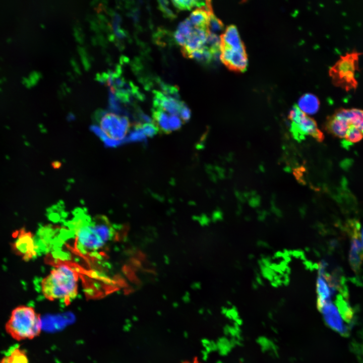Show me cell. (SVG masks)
Masks as SVG:
<instances>
[{"mask_svg":"<svg viewBox=\"0 0 363 363\" xmlns=\"http://www.w3.org/2000/svg\"><path fill=\"white\" fill-rule=\"evenodd\" d=\"M73 220L76 245L83 253H97L113 238L114 229L104 216L92 218L82 210H77Z\"/></svg>","mask_w":363,"mask_h":363,"instance_id":"obj_1","label":"cell"},{"mask_svg":"<svg viewBox=\"0 0 363 363\" xmlns=\"http://www.w3.org/2000/svg\"><path fill=\"white\" fill-rule=\"evenodd\" d=\"M78 274L73 267L61 263L41 282V292L45 298L59 300L69 305L78 294Z\"/></svg>","mask_w":363,"mask_h":363,"instance_id":"obj_2","label":"cell"},{"mask_svg":"<svg viewBox=\"0 0 363 363\" xmlns=\"http://www.w3.org/2000/svg\"><path fill=\"white\" fill-rule=\"evenodd\" d=\"M95 117L98 125L92 126L91 130L106 146L115 147L127 141L131 127L127 116L100 110Z\"/></svg>","mask_w":363,"mask_h":363,"instance_id":"obj_3","label":"cell"},{"mask_svg":"<svg viewBox=\"0 0 363 363\" xmlns=\"http://www.w3.org/2000/svg\"><path fill=\"white\" fill-rule=\"evenodd\" d=\"M42 328L40 315L25 305L17 306L11 312L5 324V330L14 339H32L39 335Z\"/></svg>","mask_w":363,"mask_h":363,"instance_id":"obj_4","label":"cell"},{"mask_svg":"<svg viewBox=\"0 0 363 363\" xmlns=\"http://www.w3.org/2000/svg\"><path fill=\"white\" fill-rule=\"evenodd\" d=\"M359 54L357 52L347 53L341 56L330 68L329 74L335 85L346 90L356 87L357 83L355 78V72L358 68Z\"/></svg>","mask_w":363,"mask_h":363,"instance_id":"obj_5","label":"cell"},{"mask_svg":"<svg viewBox=\"0 0 363 363\" xmlns=\"http://www.w3.org/2000/svg\"><path fill=\"white\" fill-rule=\"evenodd\" d=\"M288 118L290 123V132L297 141L304 140L307 136H311L319 142L324 140V134L318 128L315 120L302 111L296 104L290 110Z\"/></svg>","mask_w":363,"mask_h":363,"instance_id":"obj_6","label":"cell"},{"mask_svg":"<svg viewBox=\"0 0 363 363\" xmlns=\"http://www.w3.org/2000/svg\"><path fill=\"white\" fill-rule=\"evenodd\" d=\"M11 247L13 252L25 261H28L37 255V248L33 234L25 228L15 230Z\"/></svg>","mask_w":363,"mask_h":363,"instance_id":"obj_7","label":"cell"},{"mask_svg":"<svg viewBox=\"0 0 363 363\" xmlns=\"http://www.w3.org/2000/svg\"><path fill=\"white\" fill-rule=\"evenodd\" d=\"M348 230L351 236L349 261L352 270L357 272L363 262V247L360 234V225L355 220L348 222Z\"/></svg>","mask_w":363,"mask_h":363,"instance_id":"obj_8","label":"cell"},{"mask_svg":"<svg viewBox=\"0 0 363 363\" xmlns=\"http://www.w3.org/2000/svg\"><path fill=\"white\" fill-rule=\"evenodd\" d=\"M220 59L229 70L243 72L248 66V56L245 50L220 47Z\"/></svg>","mask_w":363,"mask_h":363,"instance_id":"obj_9","label":"cell"},{"mask_svg":"<svg viewBox=\"0 0 363 363\" xmlns=\"http://www.w3.org/2000/svg\"><path fill=\"white\" fill-rule=\"evenodd\" d=\"M327 326L342 335L348 334V329L336 306L331 301L319 310Z\"/></svg>","mask_w":363,"mask_h":363,"instance_id":"obj_10","label":"cell"},{"mask_svg":"<svg viewBox=\"0 0 363 363\" xmlns=\"http://www.w3.org/2000/svg\"><path fill=\"white\" fill-rule=\"evenodd\" d=\"M153 105L157 109H161L170 115H179L182 101L171 97H167L157 90L153 91Z\"/></svg>","mask_w":363,"mask_h":363,"instance_id":"obj_11","label":"cell"},{"mask_svg":"<svg viewBox=\"0 0 363 363\" xmlns=\"http://www.w3.org/2000/svg\"><path fill=\"white\" fill-rule=\"evenodd\" d=\"M325 130L334 137L344 138L349 124L336 112L327 117L324 124Z\"/></svg>","mask_w":363,"mask_h":363,"instance_id":"obj_12","label":"cell"},{"mask_svg":"<svg viewBox=\"0 0 363 363\" xmlns=\"http://www.w3.org/2000/svg\"><path fill=\"white\" fill-rule=\"evenodd\" d=\"M220 47L245 50L246 47L239 35L236 27L234 25L228 26L224 32L220 36Z\"/></svg>","mask_w":363,"mask_h":363,"instance_id":"obj_13","label":"cell"},{"mask_svg":"<svg viewBox=\"0 0 363 363\" xmlns=\"http://www.w3.org/2000/svg\"><path fill=\"white\" fill-rule=\"evenodd\" d=\"M317 307L320 310L324 305L331 302L335 290L330 286L326 279L319 274L317 280Z\"/></svg>","mask_w":363,"mask_h":363,"instance_id":"obj_14","label":"cell"},{"mask_svg":"<svg viewBox=\"0 0 363 363\" xmlns=\"http://www.w3.org/2000/svg\"><path fill=\"white\" fill-rule=\"evenodd\" d=\"M335 112L346 119L349 125L358 128L363 134V110L357 108H339Z\"/></svg>","mask_w":363,"mask_h":363,"instance_id":"obj_15","label":"cell"},{"mask_svg":"<svg viewBox=\"0 0 363 363\" xmlns=\"http://www.w3.org/2000/svg\"><path fill=\"white\" fill-rule=\"evenodd\" d=\"M297 106L306 114H313L318 111L320 102L316 95L307 93L299 98Z\"/></svg>","mask_w":363,"mask_h":363,"instance_id":"obj_16","label":"cell"},{"mask_svg":"<svg viewBox=\"0 0 363 363\" xmlns=\"http://www.w3.org/2000/svg\"><path fill=\"white\" fill-rule=\"evenodd\" d=\"M0 363H29V361L26 351L19 345H15L7 350Z\"/></svg>","mask_w":363,"mask_h":363,"instance_id":"obj_17","label":"cell"},{"mask_svg":"<svg viewBox=\"0 0 363 363\" xmlns=\"http://www.w3.org/2000/svg\"><path fill=\"white\" fill-rule=\"evenodd\" d=\"M212 12H208L203 6L193 11L188 19L195 27L208 29L209 15Z\"/></svg>","mask_w":363,"mask_h":363,"instance_id":"obj_18","label":"cell"},{"mask_svg":"<svg viewBox=\"0 0 363 363\" xmlns=\"http://www.w3.org/2000/svg\"><path fill=\"white\" fill-rule=\"evenodd\" d=\"M204 44L193 29V32L187 39L185 45L182 47V52L187 57L190 53L202 48Z\"/></svg>","mask_w":363,"mask_h":363,"instance_id":"obj_19","label":"cell"},{"mask_svg":"<svg viewBox=\"0 0 363 363\" xmlns=\"http://www.w3.org/2000/svg\"><path fill=\"white\" fill-rule=\"evenodd\" d=\"M346 299V297L341 294L338 295L336 297L335 305L344 320L350 322L353 316V311Z\"/></svg>","mask_w":363,"mask_h":363,"instance_id":"obj_20","label":"cell"},{"mask_svg":"<svg viewBox=\"0 0 363 363\" xmlns=\"http://www.w3.org/2000/svg\"><path fill=\"white\" fill-rule=\"evenodd\" d=\"M153 115L159 128L165 132L171 131L169 124L170 114L161 109H156L153 112Z\"/></svg>","mask_w":363,"mask_h":363,"instance_id":"obj_21","label":"cell"},{"mask_svg":"<svg viewBox=\"0 0 363 363\" xmlns=\"http://www.w3.org/2000/svg\"><path fill=\"white\" fill-rule=\"evenodd\" d=\"M187 57L193 58L203 65H209L213 60L212 53L205 46L190 53Z\"/></svg>","mask_w":363,"mask_h":363,"instance_id":"obj_22","label":"cell"},{"mask_svg":"<svg viewBox=\"0 0 363 363\" xmlns=\"http://www.w3.org/2000/svg\"><path fill=\"white\" fill-rule=\"evenodd\" d=\"M344 139L343 144L347 146L361 141L363 139V134L358 128L349 125Z\"/></svg>","mask_w":363,"mask_h":363,"instance_id":"obj_23","label":"cell"},{"mask_svg":"<svg viewBox=\"0 0 363 363\" xmlns=\"http://www.w3.org/2000/svg\"><path fill=\"white\" fill-rule=\"evenodd\" d=\"M173 6L179 10H190L195 7L200 8L206 4V1H172Z\"/></svg>","mask_w":363,"mask_h":363,"instance_id":"obj_24","label":"cell"},{"mask_svg":"<svg viewBox=\"0 0 363 363\" xmlns=\"http://www.w3.org/2000/svg\"><path fill=\"white\" fill-rule=\"evenodd\" d=\"M220 44L221 40L220 37L215 33H212L208 31L207 40L204 46L208 48L212 53L220 51Z\"/></svg>","mask_w":363,"mask_h":363,"instance_id":"obj_25","label":"cell"},{"mask_svg":"<svg viewBox=\"0 0 363 363\" xmlns=\"http://www.w3.org/2000/svg\"><path fill=\"white\" fill-rule=\"evenodd\" d=\"M157 81L165 96L179 100V95L177 86L166 84L158 78L157 79Z\"/></svg>","mask_w":363,"mask_h":363,"instance_id":"obj_26","label":"cell"},{"mask_svg":"<svg viewBox=\"0 0 363 363\" xmlns=\"http://www.w3.org/2000/svg\"><path fill=\"white\" fill-rule=\"evenodd\" d=\"M223 27L224 25L222 21L214 15L213 12L211 13L209 15L208 31L215 33L222 31Z\"/></svg>","mask_w":363,"mask_h":363,"instance_id":"obj_27","label":"cell"},{"mask_svg":"<svg viewBox=\"0 0 363 363\" xmlns=\"http://www.w3.org/2000/svg\"><path fill=\"white\" fill-rule=\"evenodd\" d=\"M169 2L167 1H158V8L162 12L163 15L167 19L173 20L176 17V15L168 7Z\"/></svg>","mask_w":363,"mask_h":363,"instance_id":"obj_28","label":"cell"},{"mask_svg":"<svg viewBox=\"0 0 363 363\" xmlns=\"http://www.w3.org/2000/svg\"><path fill=\"white\" fill-rule=\"evenodd\" d=\"M193 29L190 21L189 19H187L178 24L176 30L188 39L192 33Z\"/></svg>","mask_w":363,"mask_h":363,"instance_id":"obj_29","label":"cell"},{"mask_svg":"<svg viewBox=\"0 0 363 363\" xmlns=\"http://www.w3.org/2000/svg\"><path fill=\"white\" fill-rule=\"evenodd\" d=\"M141 129L146 137H152L157 132V128L150 123L142 125Z\"/></svg>","mask_w":363,"mask_h":363,"instance_id":"obj_30","label":"cell"},{"mask_svg":"<svg viewBox=\"0 0 363 363\" xmlns=\"http://www.w3.org/2000/svg\"><path fill=\"white\" fill-rule=\"evenodd\" d=\"M182 121L179 116L170 114L169 124L171 131L178 129L181 127Z\"/></svg>","mask_w":363,"mask_h":363,"instance_id":"obj_31","label":"cell"},{"mask_svg":"<svg viewBox=\"0 0 363 363\" xmlns=\"http://www.w3.org/2000/svg\"><path fill=\"white\" fill-rule=\"evenodd\" d=\"M178 116L183 121L188 120L191 116V111L189 108L183 102H182Z\"/></svg>","mask_w":363,"mask_h":363,"instance_id":"obj_32","label":"cell"},{"mask_svg":"<svg viewBox=\"0 0 363 363\" xmlns=\"http://www.w3.org/2000/svg\"><path fill=\"white\" fill-rule=\"evenodd\" d=\"M174 40L179 45L184 46L187 40V39L182 34L176 30L173 34Z\"/></svg>","mask_w":363,"mask_h":363,"instance_id":"obj_33","label":"cell"},{"mask_svg":"<svg viewBox=\"0 0 363 363\" xmlns=\"http://www.w3.org/2000/svg\"><path fill=\"white\" fill-rule=\"evenodd\" d=\"M182 363H201L197 358H194L192 361H186Z\"/></svg>","mask_w":363,"mask_h":363,"instance_id":"obj_34","label":"cell"},{"mask_svg":"<svg viewBox=\"0 0 363 363\" xmlns=\"http://www.w3.org/2000/svg\"><path fill=\"white\" fill-rule=\"evenodd\" d=\"M360 236H361V244H362V247H363V228H362V229L361 235H360Z\"/></svg>","mask_w":363,"mask_h":363,"instance_id":"obj_35","label":"cell"}]
</instances>
